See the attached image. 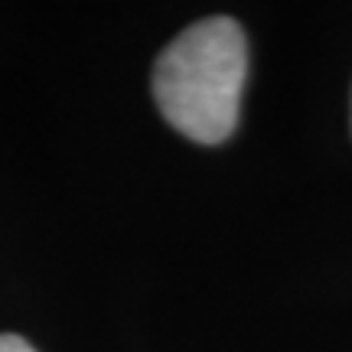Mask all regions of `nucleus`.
Returning a JSON list of instances; mask_svg holds the SVG:
<instances>
[{
	"label": "nucleus",
	"mask_w": 352,
	"mask_h": 352,
	"mask_svg": "<svg viewBox=\"0 0 352 352\" xmlns=\"http://www.w3.org/2000/svg\"><path fill=\"white\" fill-rule=\"evenodd\" d=\"M248 78V43L232 16L183 30L153 65V98L183 138L222 144L235 131Z\"/></svg>",
	"instance_id": "f257e3e1"
},
{
	"label": "nucleus",
	"mask_w": 352,
	"mask_h": 352,
	"mask_svg": "<svg viewBox=\"0 0 352 352\" xmlns=\"http://www.w3.org/2000/svg\"><path fill=\"white\" fill-rule=\"evenodd\" d=\"M0 352H36V349H33L26 340H20V336H10V333H7V336H0Z\"/></svg>",
	"instance_id": "f03ea898"
}]
</instances>
